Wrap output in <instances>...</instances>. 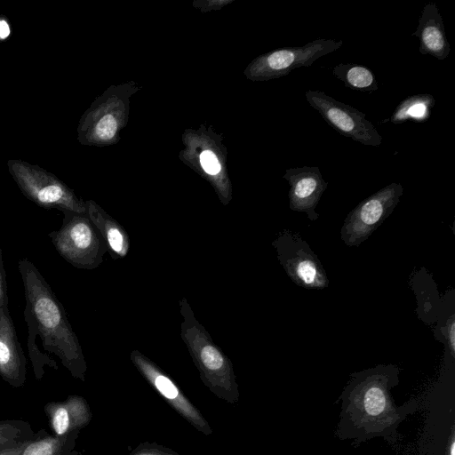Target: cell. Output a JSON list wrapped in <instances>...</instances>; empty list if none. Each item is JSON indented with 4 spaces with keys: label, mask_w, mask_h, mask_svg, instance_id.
Returning a JSON list of instances; mask_svg holds the SVG:
<instances>
[{
    "label": "cell",
    "mask_w": 455,
    "mask_h": 455,
    "mask_svg": "<svg viewBox=\"0 0 455 455\" xmlns=\"http://www.w3.org/2000/svg\"><path fill=\"white\" fill-rule=\"evenodd\" d=\"M400 370L379 364L350 374L341 395L336 431L341 440L363 443L374 437L397 440V429L417 407L415 401L398 406L391 389L399 383Z\"/></svg>",
    "instance_id": "cell-1"
},
{
    "label": "cell",
    "mask_w": 455,
    "mask_h": 455,
    "mask_svg": "<svg viewBox=\"0 0 455 455\" xmlns=\"http://www.w3.org/2000/svg\"><path fill=\"white\" fill-rule=\"evenodd\" d=\"M18 268L24 286L28 329L41 338L44 348L58 355L73 375L81 377L86 364L65 308L30 260L20 259Z\"/></svg>",
    "instance_id": "cell-2"
},
{
    "label": "cell",
    "mask_w": 455,
    "mask_h": 455,
    "mask_svg": "<svg viewBox=\"0 0 455 455\" xmlns=\"http://www.w3.org/2000/svg\"><path fill=\"white\" fill-rule=\"evenodd\" d=\"M49 237L58 253L73 267L94 269L108 251L106 243L87 213L63 212V221Z\"/></svg>",
    "instance_id": "cell-3"
},
{
    "label": "cell",
    "mask_w": 455,
    "mask_h": 455,
    "mask_svg": "<svg viewBox=\"0 0 455 455\" xmlns=\"http://www.w3.org/2000/svg\"><path fill=\"white\" fill-rule=\"evenodd\" d=\"M7 166L22 194L38 206L62 212L87 213L86 202L78 199L74 191L54 174L22 160H8Z\"/></svg>",
    "instance_id": "cell-4"
},
{
    "label": "cell",
    "mask_w": 455,
    "mask_h": 455,
    "mask_svg": "<svg viewBox=\"0 0 455 455\" xmlns=\"http://www.w3.org/2000/svg\"><path fill=\"white\" fill-rule=\"evenodd\" d=\"M179 305L182 316L180 338L203 378L211 383L229 385L233 379L231 362L196 319L188 299L182 298Z\"/></svg>",
    "instance_id": "cell-5"
},
{
    "label": "cell",
    "mask_w": 455,
    "mask_h": 455,
    "mask_svg": "<svg viewBox=\"0 0 455 455\" xmlns=\"http://www.w3.org/2000/svg\"><path fill=\"white\" fill-rule=\"evenodd\" d=\"M272 245L279 263L298 286L317 290L329 286V279L320 259L299 234L282 230Z\"/></svg>",
    "instance_id": "cell-6"
},
{
    "label": "cell",
    "mask_w": 455,
    "mask_h": 455,
    "mask_svg": "<svg viewBox=\"0 0 455 455\" xmlns=\"http://www.w3.org/2000/svg\"><path fill=\"white\" fill-rule=\"evenodd\" d=\"M403 193L400 183L393 182L371 195L346 217L340 238L347 246H359L393 212Z\"/></svg>",
    "instance_id": "cell-7"
},
{
    "label": "cell",
    "mask_w": 455,
    "mask_h": 455,
    "mask_svg": "<svg viewBox=\"0 0 455 455\" xmlns=\"http://www.w3.org/2000/svg\"><path fill=\"white\" fill-rule=\"evenodd\" d=\"M305 96L309 105L341 135L366 146L381 144L382 136L362 111L321 91L308 90Z\"/></svg>",
    "instance_id": "cell-8"
},
{
    "label": "cell",
    "mask_w": 455,
    "mask_h": 455,
    "mask_svg": "<svg viewBox=\"0 0 455 455\" xmlns=\"http://www.w3.org/2000/svg\"><path fill=\"white\" fill-rule=\"evenodd\" d=\"M342 40L320 38L303 46L276 49L258 61L257 75L266 79L285 76L299 67H309L319 58L337 51Z\"/></svg>",
    "instance_id": "cell-9"
},
{
    "label": "cell",
    "mask_w": 455,
    "mask_h": 455,
    "mask_svg": "<svg viewBox=\"0 0 455 455\" xmlns=\"http://www.w3.org/2000/svg\"><path fill=\"white\" fill-rule=\"evenodd\" d=\"M283 178L290 185L289 207L291 211L304 212L310 220H316L319 214L315 208L328 187L317 166L287 169Z\"/></svg>",
    "instance_id": "cell-10"
},
{
    "label": "cell",
    "mask_w": 455,
    "mask_h": 455,
    "mask_svg": "<svg viewBox=\"0 0 455 455\" xmlns=\"http://www.w3.org/2000/svg\"><path fill=\"white\" fill-rule=\"evenodd\" d=\"M26 358L8 307L0 308V375L13 386L25 380Z\"/></svg>",
    "instance_id": "cell-11"
},
{
    "label": "cell",
    "mask_w": 455,
    "mask_h": 455,
    "mask_svg": "<svg viewBox=\"0 0 455 455\" xmlns=\"http://www.w3.org/2000/svg\"><path fill=\"white\" fill-rule=\"evenodd\" d=\"M411 36L419 38V52L431 55L439 60L446 59L451 47L445 35L443 18L435 4H426L419 24Z\"/></svg>",
    "instance_id": "cell-12"
},
{
    "label": "cell",
    "mask_w": 455,
    "mask_h": 455,
    "mask_svg": "<svg viewBox=\"0 0 455 455\" xmlns=\"http://www.w3.org/2000/svg\"><path fill=\"white\" fill-rule=\"evenodd\" d=\"M87 215L100 233L110 257L120 259L129 252L130 237L122 225L93 201H87Z\"/></svg>",
    "instance_id": "cell-13"
},
{
    "label": "cell",
    "mask_w": 455,
    "mask_h": 455,
    "mask_svg": "<svg viewBox=\"0 0 455 455\" xmlns=\"http://www.w3.org/2000/svg\"><path fill=\"white\" fill-rule=\"evenodd\" d=\"M435 103V98L429 93L407 97L397 105L390 117V122L395 124L407 121L424 123L429 118Z\"/></svg>",
    "instance_id": "cell-14"
},
{
    "label": "cell",
    "mask_w": 455,
    "mask_h": 455,
    "mask_svg": "<svg viewBox=\"0 0 455 455\" xmlns=\"http://www.w3.org/2000/svg\"><path fill=\"white\" fill-rule=\"evenodd\" d=\"M332 74L346 87L354 91L371 93L378 90V81L371 69L354 63H339L332 69Z\"/></svg>",
    "instance_id": "cell-15"
},
{
    "label": "cell",
    "mask_w": 455,
    "mask_h": 455,
    "mask_svg": "<svg viewBox=\"0 0 455 455\" xmlns=\"http://www.w3.org/2000/svg\"><path fill=\"white\" fill-rule=\"evenodd\" d=\"M29 435L20 425L14 422H0V452L21 446L28 442Z\"/></svg>",
    "instance_id": "cell-16"
},
{
    "label": "cell",
    "mask_w": 455,
    "mask_h": 455,
    "mask_svg": "<svg viewBox=\"0 0 455 455\" xmlns=\"http://www.w3.org/2000/svg\"><path fill=\"white\" fill-rule=\"evenodd\" d=\"M72 416L75 413L69 403H56L50 407L51 425L59 437L63 436L72 426Z\"/></svg>",
    "instance_id": "cell-17"
},
{
    "label": "cell",
    "mask_w": 455,
    "mask_h": 455,
    "mask_svg": "<svg viewBox=\"0 0 455 455\" xmlns=\"http://www.w3.org/2000/svg\"><path fill=\"white\" fill-rule=\"evenodd\" d=\"M60 437L46 435L36 441H29L20 455H60Z\"/></svg>",
    "instance_id": "cell-18"
},
{
    "label": "cell",
    "mask_w": 455,
    "mask_h": 455,
    "mask_svg": "<svg viewBox=\"0 0 455 455\" xmlns=\"http://www.w3.org/2000/svg\"><path fill=\"white\" fill-rule=\"evenodd\" d=\"M117 123L111 114L101 116L94 123L92 128L80 132L81 137H92L96 140L106 141L114 137L116 132Z\"/></svg>",
    "instance_id": "cell-19"
},
{
    "label": "cell",
    "mask_w": 455,
    "mask_h": 455,
    "mask_svg": "<svg viewBox=\"0 0 455 455\" xmlns=\"http://www.w3.org/2000/svg\"><path fill=\"white\" fill-rule=\"evenodd\" d=\"M455 315H451L447 319L444 325L440 327V333L443 338L445 339V343L448 345V348L452 355L455 356Z\"/></svg>",
    "instance_id": "cell-20"
},
{
    "label": "cell",
    "mask_w": 455,
    "mask_h": 455,
    "mask_svg": "<svg viewBox=\"0 0 455 455\" xmlns=\"http://www.w3.org/2000/svg\"><path fill=\"white\" fill-rule=\"evenodd\" d=\"M200 162L204 170L210 175H216L220 171L217 156L210 150H205L201 154Z\"/></svg>",
    "instance_id": "cell-21"
},
{
    "label": "cell",
    "mask_w": 455,
    "mask_h": 455,
    "mask_svg": "<svg viewBox=\"0 0 455 455\" xmlns=\"http://www.w3.org/2000/svg\"><path fill=\"white\" fill-rule=\"evenodd\" d=\"M8 307L6 274L4 267L3 251L0 249V308Z\"/></svg>",
    "instance_id": "cell-22"
},
{
    "label": "cell",
    "mask_w": 455,
    "mask_h": 455,
    "mask_svg": "<svg viewBox=\"0 0 455 455\" xmlns=\"http://www.w3.org/2000/svg\"><path fill=\"white\" fill-rule=\"evenodd\" d=\"M12 34V26L8 18L0 15V42L6 41Z\"/></svg>",
    "instance_id": "cell-23"
},
{
    "label": "cell",
    "mask_w": 455,
    "mask_h": 455,
    "mask_svg": "<svg viewBox=\"0 0 455 455\" xmlns=\"http://www.w3.org/2000/svg\"><path fill=\"white\" fill-rule=\"evenodd\" d=\"M446 455H455V438L453 430L451 432L450 442L447 446Z\"/></svg>",
    "instance_id": "cell-24"
},
{
    "label": "cell",
    "mask_w": 455,
    "mask_h": 455,
    "mask_svg": "<svg viewBox=\"0 0 455 455\" xmlns=\"http://www.w3.org/2000/svg\"><path fill=\"white\" fill-rule=\"evenodd\" d=\"M27 443L11 450L2 451L0 452V455H20Z\"/></svg>",
    "instance_id": "cell-25"
}]
</instances>
